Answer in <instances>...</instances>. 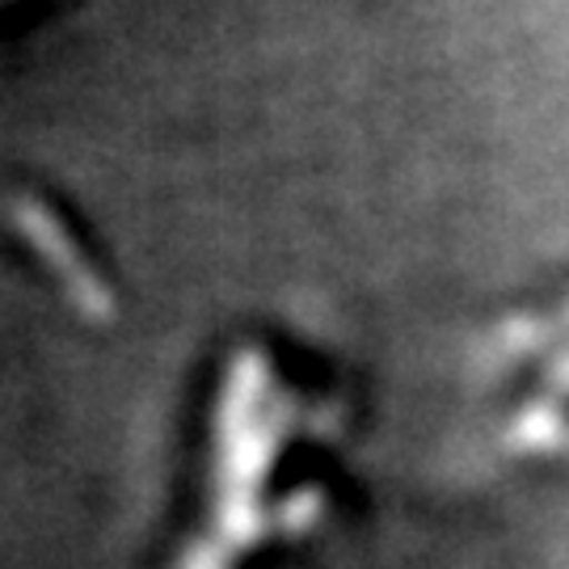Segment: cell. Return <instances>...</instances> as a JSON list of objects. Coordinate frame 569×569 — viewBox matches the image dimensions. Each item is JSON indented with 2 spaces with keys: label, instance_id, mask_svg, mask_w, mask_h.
Masks as SVG:
<instances>
[{
  "label": "cell",
  "instance_id": "obj_1",
  "mask_svg": "<svg viewBox=\"0 0 569 569\" xmlns=\"http://www.w3.org/2000/svg\"><path fill=\"white\" fill-rule=\"evenodd\" d=\"M287 430V401L262 355L244 350L228 367L216 418V528L182 557L178 569H232L262 540V481Z\"/></svg>",
  "mask_w": 569,
  "mask_h": 569
},
{
  "label": "cell",
  "instance_id": "obj_2",
  "mask_svg": "<svg viewBox=\"0 0 569 569\" xmlns=\"http://www.w3.org/2000/svg\"><path fill=\"white\" fill-rule=\"evenodd\" d=\"M9 228L34 249V258L51 270V279L60 283L68 305L77 308L84 321H110L114 317V291L102 279V270L84 258L72 228L63 224L42 199H34V194L9 199Z\"/></svg>",
  "mask_w": 569,
  "mask_h": 569
}]
</instances>
